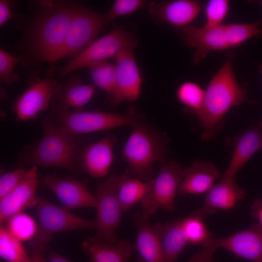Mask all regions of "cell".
<instances>
[{
	"label": "cell",
	"instance_id": "cell-36",
	"mask_svg": "<svg viewBox=\"0 0 262 262\" xmlns=\"http://www.w3.org/2000/svg\"><path fill=\"white\" fill-rule=\"evenodd\" d=\"M217 248L214 238L212 243L203 246L198 252L193 255L188 262H217L213 259V255Z\"/></svg>",
	"mask_w": 262,
	"mask_h": 262
},
{
	"label": "cell",
	"instance_id": "cell-15",
	"mask_svg": "<svg viewBox=\"0 0 262 262\" xmlns=\"http://www.w3.org/2000/svg\"><path fill=\"white\" fill-rule=\"evenodd\" d=\"M42 181L55 195L66 209L83 207L96 208L98 201L82 183L69 178L49 175Z\"/></svg>",
	"mask_w": 262,
	"mask_h": 262
},
{
	"label": "cell",
	"instance_id": "cell-8",
	"mask_svg": "<svg viewBox=\"0 0 262 262\" xmlns=\"http://www.w3.org/2000/svg\"><path fill=\"white\" fill-rule=\"evenodd\" d=\"M118 178V176L112 175L96 189V233L92 238L99 244H111L117 241L115 231L123 213L116 195Z\"/></svg>",
	"mask_w": 262,
	"mask_h": 262
},
{
	"label": "cell",
	"instance_id": "cell-17",
	"mask_svg": "<svg viewBox=\"0 0 262 262\" xmlns=\"http://www.w3.org/2000/svg\"><path fill=\"white\" fill-rule=\"evenodd\" d=\"M132 217L137 226L133 246L138 262H164L160 242L149 217L139 211Z\"/></svg>",
	"mask_w": 262,
	"mask_h": 262
},
{
	"label": "cell",
	"instance_id": "cell-3",
	"mask_svg": "<svg viewBox=\"0 0 262 262\" xmlns=\"http://www.w3.org/2000/svg\"><path fill=\"white\" fill-rule=\"evenodd\" d=\"M168 142L165 133L149 123L133 127L123 151L127 175L144 181L152 179L155 164L167 160Z\"/></svg>",
	"mask_w": 262,
	"mask_h": 262
},
{
	"label": "cell",
	"instance_id": "cell-24",
	"mask_svg": "<svg viewBox=\"0 0 262 262\" xmlns=\"http://www.w3.org/2000/svg\"><path fill=\"white\" fill-rule=\"evenodd\" d=\"M246 195L245 190L237 185L234 178L220 179L219 183L214 184L207 192L204 204L215 211L229 210Z\"/></svg>",
	"mask_w": 262,
	"mask_h": 262
},
{
	"label": "cell",
	"instance_id": "cell-23",
	"mask_svg": "<svg viewBox=\"0 0 262 262\" xmlns=\"http://www.w3.org/2000/svg\"><path fill=\"white\" fill-rule=\"evenodd\" d=\"M82 248L91 262H129L134 250L133 246L126 240L101 244L92 237L83 242Z\"/></svg>",
	"mask_w": 262,
	"mask_h": 262
},
{
	"label": "cell",
	"instance_id": "cell-26",
	"mask_svg": "<svg viewBox=\"0 0 262 262\" xmlns=\"http://www.w3.org/2000/svg\"><path fill=\"white\" fill-rule=\"evenodd\" d=\"M152 179L144 181L127 175L118 176L116 195L123 212L142 202L150 191Z\"/></svg>",
	"mask_w": 262,
	"mask_h": 262
},
{
	"label": "cell",
	"instance_id": "cell-22",
	"mask_svg": "<svg viewBox=\"0 0 262 262\" xmlns=\"http://www.w3.org/2000/svg\"><path fill=\"white\" fill-rule=\"evenodd\" d=\"M154 226L160 242L164 262H175L189 244L181 218L174 222Z\"/></svg>",
	"mask_w": 262,
	"mask_h": 262
},
{
	"label": "cell",
	"instance_id": "cell-30",
	"mask_svg": "<svg viewBox=\"0 0 262 262\" xmlns=\"http://www.w3.org/2000/svg\"><path fill=\"white\" fill-rule=\"evenodd\" d=\"M95 85L105 91L110 98L116 82V67L107 61L98 63L88 67Z\"/></svg>",
	"mask_w": 262,
	"mask_h": 262
},
{
	"label": "cell",
	"instance_id": "cell-16",
	"mask_svg": "<svg viewBox=\"0 0 262 262\" xmlns=\"http://www.w3.org/2000/svg\"><path fill=\"white\" fill-rule=\"evenodd\" d=\"M218 248L236 257L262 262V227L256 223L248 229L223 238H215Z\"/></svg>",
	"mask_w": 262,
	"mask_h": 262
},
{
	"label": "cell",
	"instance_id": "cell-1",
	"mask_svg": "<svg viewBox=\"0 0 262 262\" xmlns=\"http://www.w3.org/2000/svg\"><path fill=\"white\" fill-rule=\"evenodd\" d=\"M38 3L26 29L25 51L37 62L53 64L57 61L68 26L80 5L60 0Z\"/></svg>",
	"mask_w": 262,
	"mask_h": 262
},
{
	"label": "cell",
	"instance_id": "cell-39",
	"mask_svg": "<svg viewBox=\"0 0 262 262\" xmlns=\"http://www.w3.org/2000/svg\"><path fill=\"white\" fill-rule=\"evenodd\" d=\"M44 248H35L31 249V260L30 262H48L44 254Z\"/></svg>",
	"mask_w": 262,
	"mask_h": 262
},
{
	"label": "cell",
	"instance_id": "cell-11",
	"mask_svg": "<svg viewBox=\"0 0 262 262\" xmlns=\"http://www.w3.org/2000/svg\"><path fill=\"white\" fill-rule=\"evenodd\" d=\"M178 29L185 44L195 49L193 55L195 64L202 61L211 51H222L238 47L233 24L213 27L189 25Z\"/></svg>",
	"mask_w": 262,
	"mask_h": 262
},
{
	"label": "cell",
	"instance_id": "cell-14",
	"mask_svg": "<svg viewBox=\"0 0 262 262\" xmlns=\"http://www.w3.org/2000/svg\"><path fill=\"white\" fill-rule=\"evenodd\" d=\"M38 180L37 168L32 166L18 185L0 199V223L2 225L24 209L35 206Z\"/></svg>",
	"mask_w": 262,
	"mask_h": 262
},
{
	"label": "cell",
	"instance_id": "cell-27",
	"mask_svg": "<svg viewBox=\"0 0 262 262\" xmlns=\"http://www.w3.org/2000/svg\"><path fill=\"white\" fill-rule=\"evenodd\" d=\"M216 211L204 204L200 209L181 218L189 245H199L202 247L212 243L214 238L207 228L204 219Z\"/></svg>",
	"mask_w": 262,
	"mask_h": 262
},
{
	"label": "cell",
	"instance_id": "cell-29",
	"mask_svg": "<svg viewBox=\"0 0 262 262\" xmlns=\"http://www.w3.org/2000/svg\"><path fill=\"white\" fill-rule=\"evenodd\" d=\"M0 256L8 262H30L31 260L21 242L3 226L0 229Z\"/></svg>",
	"mask_w": 262,
	"mask_h": 262
},
{
	"label": "cell",
	"instance_id": "cell-31",
	"mask_svg": "<svg viewBox=\"0 0 262 262\" xmlns=\"http://www.w3.org/2000/svg\"><path fill=\"white\" fill-rule=\"evenodd\" d=\"M7 223L8 231L21 242L31 241L37 231V224L33 219L22 212L12 217Z\"/></svg>",
	"mask_w": 262,
	"mask_h": 262
},
{
	"label": "cell",
	"instance_id": "cell-37",
	"mask_svg": "<svg viewBox=\"0 0 262 262\" xmlns=\"http://www.w3.org/2000/svg\"><path fill=\"white\" fill-rule=\"evenodd\" d=\"M13 16L11 2L6 0H0V25L3 26Z\"/></svg>",
	"mask_w": 262,
	"mask_h": 262
},
{
	"label": "cell",
	"instance_id": "cell-13",
	"mask_svg": "<svg viewBox=\"0 0 262 262\" xmlns=\"http://www.w3.org/2000/svg\"><path fill=\"white\" fill-rule=\"evenodd\" d=\"M63 84L50 78L37 79L18 98L15 105L17 119L26 121L45 110L60 93Z\"/></svg>",
	"mask_w": 262,
	"mask_h": 262
},
{
	"label": "cell",
	"instance_id": "cell-5",
	"mask_svg": "<svg viewBox=\"0 0 262 262\" xmlns=\"http://www.w3.org/2000/svg\"><path fill=\"white\" fill-rule=\"evenodd\" d=\"M56 115L57 125L73 135L124 126L133 128L143 120L142 115L131 109L124 114H115L58 109Z\"/></svg>",
	"mask_w": 262,
	"mask_h": 262
},
{
	"label": "cell",
	"instance_id": "cell-42",
	"mask_svg": "<svg viewBox=\"0 0 262 262\" xmlns=\"http://www.w3.org/2000/svg\"><path fill=\"white\" fill-rule=\"evenodd\" d=\"M258 67H259V69L260 70L261 74L262 77V64H258Z\"/></svg>",
	"mask_w": 262,
	"mask_h": 262
},
{
	"label": "cell",
	"instance_id": "cell-10",
	"mask_svg": "<svg viewBox=\"0 0 262 262\" xmlns=\"http://www.w3.org/2000/svg\"><path fill=\"white\" fill-rule=\"evenodd\" d=\"M106 24L104 15L80 5L68 26L57 60L78 56L95 41Z\"/></svg>",
	"mask_w": 262,
	"mask_h": 262
},
{
	"label": "cell",
	"instance_id": "cell-43",
	"mask_svg": "<svg viewBox=\"0 0 262 262\" xmlns=\"http://www.w3.org/2000/svg\"><path fill=\"white\" fill-rule=\"evenodd\" d=\"M260 127H261V128H262V121H261V123H260Z\"/></svg>",
	"mask_w": 262,
	"mask_h": 262
},
{
	"label": "cell",
	"instance_id": "cell-41",
	"mask_svg": "<svg viewBox=\"0 0 262 262\" xmlns=\"http://www.w3.org/2000/svg\"><path fill=\"white\" fill-rule=\"evenodd\" d=\"M257 3H258L260 6L262 7V0H257L255 1ZM261 25H262V18L260 20Z\"/></svg>",
	"mask_w": 262,
	"mask_h": 262
},
{
	"label": "cell",
	"instance_id": "cell-35",
	"mask_svg": "<svg viewBox=\"0 0 262 262\" xmlns=\"http://www.w3.org/2000/svg\"><path fill=\"white\" fill-rule=\"evenodd\" d=\"M27 170L19 168L6 172L0 177V199L9 193L20 182Z\"/></svg>",
	"mask_w": 262,
	"mask_h": 262
},
{
	"label": "cell",
	"instance_id": "cell-6",
	"mask_svg": "<svg viewBox=\"0 0 262 262\" xmlns=\"http://www.w3.org/2000/svg\"><path fill=\"white\" fill-rule=\"evenodd\" d=\"M37 231L30 241L31 249L45 248L55 233L77 229H96L95 220H88L69 212L39 196L35 205Z\"/></svg>",
	"mask_w": 262,
	"mask_h": 262
},
{
	"label": "cell",
	"instance_id": "cell-25",
	"mask_svg": "<svg viewBox=\"0 0 262 262\" xmlns=\"http://www.w3.org/2000/svg\"><path fill=\"white\" fill-rule=\"evenodd\" d=\"M95 92L94 85L84 83L76 77H71L63 84L60 93L56 97L59 109L81 111L91 99Z\"/></svg>",
	"mask_w": 262,
	"mask_h": 262
},
{
	"label": "cell",
	"instance_id": "cell-19",
	"mask_svg": "<svg viewBox=\"0 0 262 262\" xmlns=\"http://www.w3.org/2000/svg\"><path fill=\"white\" fill-rule=\"evenodd\" d=\"M116 143L114 136H108L89 145L84 151L82 163L83 169L91 176H106L113 160V148Z\"/></svg>",
	"mask_w": 262,
	"mask_h": 262
},
{
	"label": "cell",
	"instance_id": "cell-38",
	"mask_svg": "<svg viewBox=\"0 0 262 262\" xmlns=\"http://www.w3.org/2000/svg\"><path fill=\"white\" fill-rule=\"evenodd\" d=\"M251 215L259 225L262 227V199H257L253 204Z\"/></svg>",
	"mask_w": 262,
	"mask_h": 262
},
{
	"label": "cell",
	"instance_id": "cell-12",
	"mask_svg": "<svg viewBox=\"0 0 262 262\" xmlns=\"http://www.w3.org/2000/svg\"><path fill=\"white\" fill-rule=\"evenodd\" d=\"M132 48H127L118 54L115 59L116 82L110 97L113 106L123 101L133 102L139 98L142 78Z\"/></svg>",
	"mask_w": 262,
	"mask_h": 262
},
{
	"label": "cell",
	"instance_id": "cell-33",
	"mask_svg": "<svg viewBox=\"0 0 262 262\" xmlns=\"http://www.w3.org/2000/svg\"><path fill=\"white\" fill-rule=\"evenodd\" d=\"M24 60L22 56H16L2 49H0V79L4 84H10L19 79L14 72L16 66Z\"/></svg>",
	"mask_w": 262,
	"mask_h": 262
},
{
	"label": "cell",
	"instance_id": "cell-18",
	"mask_svg": "<svg viewBox=\"0 0 262 262\" xmlns=\"http://www.w3.org/2000/svg\"><path fill=\"white\" fill-rule=\"evenodd\" d=\"M219 176L217 169L211 162L195 161L184 168V177L180 184L178 194L183 196L208 192Z\"/></svg>",
	"mask_w": 262,
	"mask_h": 262
},
{
	"label": "cell",
	"instance_id": "cell-2",
	"mask_svg": "<svg viewBox=\"0 0 262 262\" xmlns=\"http://www.w3.org/2000/svg\"><path fill=\"white\" fill-rule=\"evenodd\" d=\"M233 57L231 54L228 55L222 67L209 82L202 107L196 115L201 122L203 131L201 138L204 141L215 137L226 113L245 99L246 91L238 83L233 70Z\"/></svg>",
	"mask_w": 262,
	"mask_h": 262
},
{
	"label": "cell",
	"instance_id": "cell-9",
	"mask_svg": "<svg viewBox=\"0 0 262 262\" xmlns=\"http://www.w3.org/2000/svg\"><path fill=\"white\" fill-rule=\"evenodd\" d=\"M160 165L158 175L152 179L150 191L141 202V211L149 217L159 209L175 210V196L184 177V168L176 162L167 160Z\"/></svg>",
	"mask_w": 262,
	"mask_h": 262
},
{
	"label": "cell",
	"instance_id": "cell-34",
	"mask_svg": "<svg viewBox=\"0 0 262 262\" xmlns=\"http://www.w3.org/2000/svg\"><path fill=\"white\" fill-rule=\"evenodd\" d=\"M145 2L142 0H116L104 15L107 24L115 18L133 13L141 8Z\"/></svg>",
	"mask_w": 262,
	"mask_h": 262
},
{
	"label": "cell",
	"instance_id": "cell-7",
	"mask_svg": "<svg viewBox=\"0 0 262 262\" xmlns=\"http://www.w3.org/2000/svg\"><path fill=\"white\" fill-rule=\"evenodd\" d=\"M135 39L121 26H115L112 31L94 41L85 49L60 68V76H65L71 72L94 64L107 61L127 48L134 49Z\"/></svg>",
	"mask_w": 262,
	"mask_h": 262
},
{
	"label": "cell",
	"instance_id": "cell-20",
	"mask_svg": "<svg viewBox=\"0 0 262 262\" xmlns=\"http://www.w3.org/2000/svg\"><path fill=\"white\" fill-rule=\"evenodd\" d=\"M230 163L221 179L234 178L245 164L262 149V134L256 128L245 131L237 138Z\"/></svg>",
	"mask_w": 262,
	"mask_h": 262
},
{
	"label": "cell",
	"instance_id": "cell-21",
	"mask_svg": "<svg viewBox=\"0 0 262 262\" xmlns=\"http://www.w3.org/2000/svg\"><path fill=\"white\" fill-rule=\"evenodd\" d=\"M202 7V2L196 0H169L159 4L156 13L162 20L179 29L189 25Z\"/></svg>",
	"mask_w": 262,
	"mask_h": 262
},
{
	"label": "cell",
	"instance_id": "cell-40",
	"mask_svg": "<svg viewBox=\"0 0 262 262\" xmlns=\"http://www.w3.org/2000/svg\"><path fill=\"white\" fill-rule=\"evenodd\" d=\"M48 262H71L60 255L52 251L49 252Z\"/></svg>",
	"mask_w": 262,
	"mask_h": 262
},
{
	"label": "cell",
	"instance_id": "cell-4",
	"mask_svg": "<svg viewBox=\"0 0 262 262\" xmlns=\"http://www.w3.org/2000/svg\"><path fill=\"white\" fill-rule=\"evenodd\" d=\"M43 135L31 151L26 162L42 167H57L72 172L77 170L78 142L75 135L48 120L43 122Z\"/></svg>",
	"mask_w": 262,
	"mask_h": 262
},
{
	"label": "cell",
	"instance_id": "cell-32",
	"mask_svg": "<svg viewBox=\"0 0 262 262\" xmlns=\"http://www.w3.org/2000/svg\"><path fill=\"white\" fill-rule=\"evenodd\" d=\"M229 10V0H210L208 1L205 8L206 22L204 27H213L221 25Z\"/></svg>",
	"mask_w": 262,
	"mask_h": 262
},
{
	"label": "cell",
	"instance_id": "cell-28",
	"mask_svg": "<svg viewBox=\"0 0 262 262\" xmlns=\"http://www.w3.org/2000/svg\"><path fill=\"white\" fill-rule=\"evenodd\" d=\"M205 91L198 85L185 82L178 87L176 96L178 100L185 107V112L196 115L201 109Z\"/></svg>",
	"mask_w": 262,
	"mask_h": 262
}]
</instances>
